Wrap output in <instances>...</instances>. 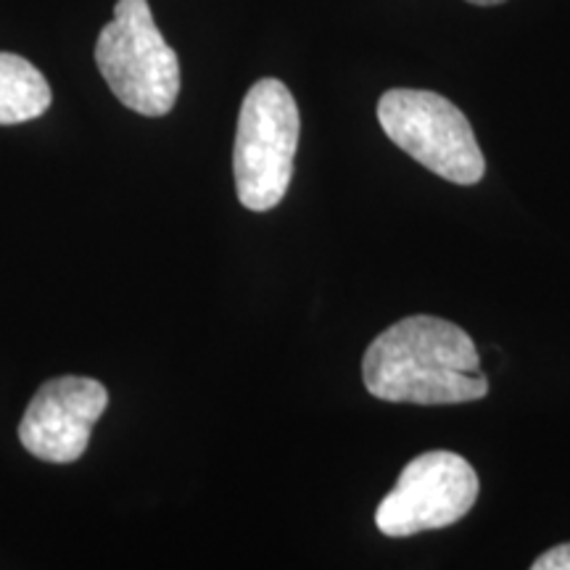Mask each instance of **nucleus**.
<instances>
[{"instance_id":"obj_1","label":"nucleus","mask_w":570,"mask_h":570,"mask_svg":"<svg viewBox=\"0 0 570 570\" xmlns=\"http://www.w3.org/2000/svg\"><path fill=\"white\" fill-rule=\"evenodd\" d=\"M362 377L373 396L396 404L446 407L489 394L479 348L460 325L415 315L399 320L367 346Z\"/></svg>"},{"instance_id":"obj_2","label":"nucleus","mask_w":570,"mask_h":570,"mask_svg":"<svg viewBox=\"0 0 570 570\" xmlns=\"http://www.w3.org/2000/svg\"><path fill=\"white\" fill-rule=\"evenodd\" d=\"M298 130V106L281 80L267 77L248 88L233 148L235 190L246 209H275L288 194Z\"/></svg>"},{"instance_id":"obj_3","label":"nucleus","mask_w":570,"mask_h":570,"mask_svg":"<svg viewBox=\"0 0 570 570\" xmlns=\"http://www.w3.org/2000/svg\"><path fill=\"white\" fill-rule=\"evenodd\" d=\"M96 63L114 96L142 117H164L180 96V61L156 27L148 0H117L96 42Z\"/></svg>"},{"instance_id":"obj_4","label":"nucleus","mask_w":570,"mask_h":570,"mask_svg":"<svg viewBox=\"0 0 570 570\" xmlns=\"http://www.w3.org/2000/svg\"><path fill=\"white\" fill-rule=\"evenodd\" d=\"M377 122L404 154L454 185H475L487 173L468 117L431 90L396 88L377 101Z\"/></svg>"},{"instance_id":"obj_5","label":"nucleus","mask_w":570,"mask_h":570,"mask_svg":"<svg viewBox=\"0 0 570 570\" xmlns=\"http://www.w3.org/2000/svg\"><path fill=\"white\" fill-rule=\"evenodd\" d=\"M479 491V475L465 458L444 449L417 454L377 504L375 525L391 539L446 529L473 510Z\"/></svg>"},{"instance_id":"obj_6","label":"nucleus","mask_w":570,"mask_h":570,"mask_svg":"<svg viewBox=\"0 0 570 570\" xmlns=\"http://www.w3.org/2000/svg\"><path fill=\"white\" fill-rule=\"evenodd\" d=\"M109 404L101 381L82 375H61L35 391L19 423V441L46 462H75L88 449L92 425Z\"/></svg>"},{"instance_id":"obj_7","label":"nucleus","mask_w":570,"mask_h":570,"mask_svg":"<svg viewBox=\"0 0 570 570\" xmlns=\"http://www.w3.org/2000/svg\"><path fill=\"white\" fill-rule=\"evenodd\" d=\"M51 101V85L38 67L17 53H0V125L38 119Z\"/></svg>"},{"instance_id":"obj_8","label":"nucleus","mask_w":570,"mask_h":570,"mask_svg":"<svg viewBox=\"0 0 570 570\" xmlns=\"http://www.w3.org/2000/svg\"><path fill=\"white\" fill-rule=\"evenodd\" d=\"M531 568L533 570H570V541L552 547L550 552H544L539 560H533Z\"/></svg>"},{"instance_id":"obj_9","label":"nucleus","mask_w":570,"mask_h":570,"mask_svg":"<svg viewBox=\"0 0 570 570\" xmlns=\"http://www.w3.org/2000/svg\"><path fill=\"white\" fill-rule=\"evenodd\" d=\"M468 3H473V6H499V3H504V0H468Z\"/></svg>"}]
</instances>
